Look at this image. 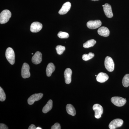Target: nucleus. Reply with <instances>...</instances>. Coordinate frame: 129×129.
<instances>
[{"label": "nucleus", "mask_w": 129, "mask_h": 129, "mask_svg": "<svg viewBox=\"0 0 129 129\" xmlns=\"http://www.w3.org/2000/svg\"><path fill=\"white\" fill-rule=\"evenodd\" d=\"M103 10L105 15L109 18H111L113 17V13L112 11V7L110 5L106 3L103 7Z\"/></svg>", "instance_id": "12"}, {"label": "nucleus", "mask_w": 129, "mask_h": 129, "mask_svg": "<svg viewBox=\"0 0 129 129\" xmlns=\"http://www.w3.org/2000/svg\"><path fill=\"white\" fill-rule=\"evenodd\" d=\"M11 13L9 10H3L0 14V23L3 24L7 23L11 17Z\"/></svg>", "instance_id": "1"}, {"label": "nucleus", "mask_w": 129, "mask_h": 129, "mask_svg": "<svg viewBox=\"0 0 129 129\" xmlns=\"http://www.w3.org/2000/svg\"><path fill=\"white\" fill-rule=\"evenodd\" d=\"M6 99V95L4 90L1 87H0V101L3 102Z\"/></svg>", "instance_id": "25"}, {"label": "nucleus", "mask_w": 129, "mask_h": 129, "mask_svg": "<svg viewBox=\"0 0 129 129\" xmlns=\"http://www.w3.org/2000/svg\"><path fill=\"white\" fill-rule=\"evenodd\" d=\"M55 69V67L52 63H50L47 65L46 68L47 76L50 77Z\"/></svg>", "instance_id": "17"}, {"label": "nucleus", "mask_w": 129, "mask_h": 129, "mask_svg": "<svg viewBox=\"0 0 129 129\" xmlns=\"http://www.w3.org/2000/svg\"><path fill=\"white\" fill-rule=\"evenodd\" d=\"M108 79V75L107 74L102 72L98 75L96 80L99 83H103L107 81Z\"/></svg>", "instance_id": "15"}, {"label": "nucleus", "mask_w": 129, "mask_h": 129, "mask_svg": "<svg viewBox=\"0 0 129 129\" xmlns=\"http://www.w3.org/2000/svg\"><path fill=\"white\" fill-rule=\"evenodd\" d=\"M61 128L60 124L56 123L52 126L51 129H60Z\"/></svg>", "instance_id": "26"}, {"label": "nucleus", "mask_w": 129, "mask_h": 129, "mask_svg": "<svg viewBox=\"0 0 129 129\" xmlns=\"http://www.w3.org/2000/svg\"><path fill=\"white\" fill-rule=\"evenodd\" d=\"M94 56V54L92 52H90L88 54H85L82 56V59L84 61H87L90 60Z\"/></svg>", "instance_id": "22"}, {"label": "nucleus", "mask_w": 129, "mask_h": 129, "mask_svg": "<svg viewBox=\"0 0 129 129\" xmlns=\"http://www.w3.org/2000/svg\"><path fill=\"white\" fill-rule=\"evenodd\" d=\"M43 94L41 93L35 94L30 96L28 99V103L29 105H32L35 102L39 101L42 98Z\"/></svg>", "instance_id": "8"}, {"label": "nucleus", "mask_w": 129, "mask_h": 129, "mask_svg": "<svg viewBox=\"0 0 129 129\" xmlns=\"http://www.w3.org/2000/svg\"><path fill=\"white\" fill-rule=\"evenodd\" d=\"M101 21L99 20L90 21L87 23V26L91 29H95L99 27L102 25Z\"/></svg>", "instance_id": "9"}, {"label": "nucleus", "mask_w": 129, "mask_h": 129, "mask_svg": "<svg viewBox=\"0 0 129 129\" xmlns=\"http://www.w3.org/2000/svg\"><path fill=\"white\" fill-rule=\"evenodd\" d=\"M66 109H67V113L70 115H72V116H75L76 115V110L72 104H67L66 107Z\"/></svg>", "instance_id": "19"}, {"label": "nucleus", "mask_w": 129, "mask_h": 129, "mask_svg": "<svg viewBox=\"0 0 129 129\" xmlns=\"http://www.w3.org/2000/svg\"><path fill=\"white\" fill-rule=\"evenodd\" d=\"M28 129H36V127L35 125L34 124L30 125V126H29V128H28Z\"/></svg>", "instance_id": "28"}, {"label": "nucleus", "mask_w": 129, "mask_h": 129, "mask_svg": "<svg viewBox=\"0 0 129 129\" xmlns=\"http://www.w3.org/2000/svg\"><path fill=\"white\" fill-rule=\"evenodd\" d=\"M42 129V128H41V127H37V128H36V129Z\"/></svg>", "instance_id": "29"}, {"label": "nucleus", "mask_w": 129, "mask_h": 129, "mask_svg": "<svg viewBox=\"0 0 129 129\" xmlns=\"http://www.w3.org/2000/svg\"><path fill=\"white\" fill-rule=\"evenodd\" d=\"M58 37L60 39H67L69 37V34L66 32L60 31L57 34Z\"/></svg>", "instance_id": "24"}, {"label": "nucleus", "mask_w": 129, "mask_h": 129, "mask_svg": "<svg viewBox=\"0 0 129 129\" xmlns=\"http://www.w3.org/2000/svg\"><path fill=\"white\" fill-rule=\"evenodd\" d=\"M111 101L113 104L117 107H122L126 103V99L119 96H114L112 98Z\"/></svg>", "instance_id": "4"}, {"label": "nucleus", "mask_w": 129, "mask_h": 129, "mask_svg": "<svg viewBox=\"0 0 129 129\" xmlns=\"http://www.w3.org/2000/svg\"><path fill=\"white\" fill-rule=\"evenodd\" d=\"M32 55H33V53H32Z\"/></svg>", "instance_id": "32"}, {"label": "nucleus", "mask_w": 129, "mask_h": 129, "mask_svg": "<svg viewBox=\"0 0 129 129\" xmlns=\"http://www.w3.org/2000/svg\"><path fill=\"white\" fill-rule=\"evenodd\" d=\"M32 62L34 64H39L42 61V55L40 52L37 51L32 57Z\"/></svg>", "instance_id": "13"}, {"label": "nucleus", "mask_w": 129, "mask_h": 129, "mask_svg": "<svg viewBox=\"0 0 129 129\" xmlns=\"http://www.w3.org/2000/svg\"><path fill=\"white\" fill-rule=\"evenodd\" d=\"M105 68L109 72H112L114 69V63L112 58L109 56L106 57L104 62Z\"/></svg>", "instance_id": "3"}, {"label": "nucleus", "mask_w": 129, "mask_h": 129, "mask_svg": "<svg viewBox=\"0 0 129 129\" xmlns=\"http://www.w3.org/2000/svg\"><path fill=\"white\" fill-rule=\"evenodd\" d=\"M56 50L57 53L59 55H62L65 50V47L64 46L61 45H58L56 47Z\"/></svg>", "instance_id": "23"}, {"label": "nucleus", "mask_w": 129, "mask_h": 129, "mask_svg": "<svg viewBox=\"0 0 129 129\" xmlns=\"http://www.w3.org/2000/svg\"><path fill=\"white\" fill-rule=\"evenodd\" d=\"M0 129H8V127L6 125L4 124L1 123L0 124Z\"/></svg>", "instance_id": "27"}, {"label": "nucleus", "mask_w": 129, "mask_h": 129, "mask_svg": "<svg viewBox=\"0 0 129 129\" xmlns=\"http://www.w3.org/2000/svg\"><path fill=\"white\" fill-rule=\"evenodd\" d=\"M72 71L70 68H67L64 72V77L65 82L67 84H70L72 81Z\"/></svg>", "instance_id": "14"}, {"label": "nucleus", "mask_w": 129, "mask_h": 129, "mask_svg": "<svg viewBox=\"0 0 129 129\" xmlns=\"http://www.w3.org/2000/svg\"><path fill=\"white\" fill-rule=\"evenodd\" d=\"M42 28V24L38 22L32 23L30 27V30L33 33H37L39 32Z\"/></svg>", "instance_id": "10"}, {"label": "nucleus", "mask_w": 129, "mask_h": 129, "mask_svg": "<svg viewBox=\"0 0 129 129\" xmlns=\"http://www.w3.org/2000/svg\"><path fill=\"white\" fill-rule=\"evenodd\" d=\"M92 109L95 112V117L96 119H99L101 117L103 113V108L101 105L95 104L92 107Z\"/></svg>", "instance_id": "6"}, {"label": "nucleus", "mask_w": 129, "mask_h": 129, "mask_svg": "<svg viewBox=\"0 0 129 129\" xmlns=\"http://www.w3.org/2000/svg\"><path fill=\"white\" fill-rule=\"evenodd\" d=\"M98 33L99 35L107 37L109 36L110 31L107 28L105 27H102L99 28L98 30Z\"/></svg>", "instance_id": "16"}, {"label": "nucleus", "mask_w": 129, "mask_h": 129, "mask_svg": "<svg viewBox=\"0 0 129 129\" xmlns=\"http://www.w3.org/2000/svg\"><path fill=\"white\" fill-rule=\"evenodd\" d=\"M122 84L125 87H128L129 86V74L125 75L122 80Z\"/></svg>", "instance_id": "21"}, {"label": "nucleus", "mask_w": 129, "mask_h": 129, "mask_svg": "<svg viewBox=\"0 0 129 129\" xmlns=\"http://www.w3.org/2000/svg\"><path fill=\"white\" fill-rule=\"evenodd\" d=\"M123 123V121L120 119H116L111 121L109 125L110 129H115L121 127Z\"/></svg>", "instance_id": "7"}, {"label": "nucleus", "mask_w": 129, "mask_h": 129, "mask_svg": "<svg viewBox=\"0 0 129 129\" xmlns=\"http://www.w3.org/2000/svg\"><path fill=\"white\" fill-rule=\"evenodd\" d=\"M102 6L103 7L104 6V5H103Z\"/></svg>", "instance_id": "31"}, {"label": "nucleus", "mask_w": 129, "mask_h": 129, "mask_svg": "<svg viewBox=\"0 0 129 129\" xmlns=\"http://www.w3.org/2000/svg\"><path fill=\"white\" fill-rule=\"evenodd\" d=\"M91 1H99V0H91Z\"/></svg>", "instance_id": "30"}, {"label": "nucleus", "mask_w": 129, "mask_h": 129, "mask_svg": "<svg viewBox=\"0 0 129 129\" xmlns=\"http://www.w3.org/2000/svg\"><path fill=\"white\" fill-rule=\"evenodd\" d=\"M30 67L28 63H24L21 70V75L23 78H28L30 76Z\"/></svg>", "instance_id": "5"}, {"label": "nucleus", "mask_w": 129, "mask_h": 129, "mask_svg": "<svg viewBox=\"0 0 129 129\" xmlns=\"http://www.w3.org/2000/svg\"><path fill=\"white\" fill-rule=\"evenodd\" d=\"M52 106H53V102H52V100H49L46 105L43 108V109H42V112L44 113H46L48 112L51 110L52 108Z\"/></svg>", "instance_id": "18"}, {"label": "nucleus", "mask_w": 129, "mask_h": 129, "mask_svg": "<svg viewBox=\"0 0 129 129\" xmlns=\"http://www.w3.org/2000/svg\"><path fill=\"white\" fill-rule=\"evenodd\" d=\"M96 43L95 40L92 39L88 40L83 44V47L85 48H89L93 47Z\"/></svg>", "instance_id": "20"}, {"label": "nucleus", "mask_w": 129, "mask_h": 129, "mask_svg": "<svg viewBox=\"0 0 129 129\" xmlns=\"http://www.w3.org/2000/svg\"><path fill=\"white\" fill-rule=\"evenodd\" d=\"M6 57L10 64H13L15 63V53L13 49L8 47L6 51Z\"/></svg>", "instance_id": "2"}, {"label": "nucleus", "mask_w": 129, "mask_h": 129, "mask_svg": "<svg viewBox=\"0 0 129 129\" xmlns=\"http://www.w3.org/2000/svg\"><path fill=\"white\" fill-rule=\"evenodd\" d=\"M71 7V4L70 2H67L63 4L61 8L58 12L60 15H63L67 14L69 11Z\"/></svg>", "instance_id": "11"}]
</instances>
